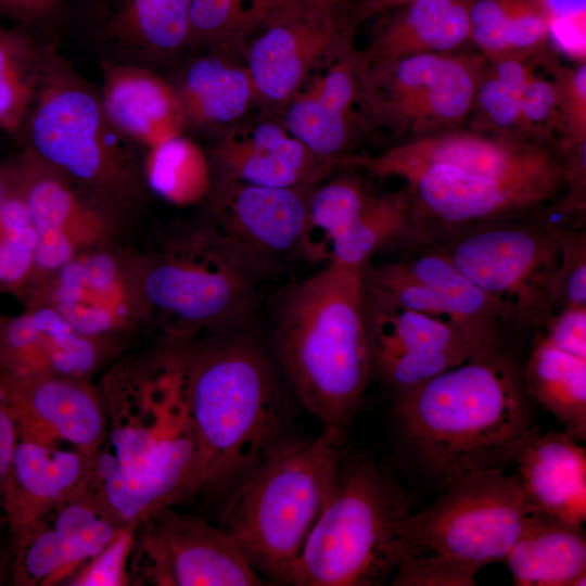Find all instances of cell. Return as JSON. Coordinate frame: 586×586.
Here are the masks:
<instances>
[{
    "label": "cell",
    "mask_w": 586,
    "mask_h": 586,
    "mask_svg": "<svg viewBox=\"0 0 586 586\" xmlns=\"http://www.w3.org/2000/svg\"><path fill=\"white\" fill-rule=\"evenodd\" d=\"M521 136L553 143L558 127L557 90L553 80L535 76L521 92Z\"/></svg>",
    "instance_id": "cell-42"
},
{
    "label": "cell",
    "mask_w": 586,
    "mask_h": 586,
    "mask_svg": "<svg viewBox=\"0 0 586 586\" xmlns=\"http://www.w3.org/2000/svg\"><path fill=\"white\" fill-rule=\"evenodd\" d=\"M540 331L557 348L586 359V307H570L553 314Z\"/></svg>",
    "instance_id": "cell-45"
},
{
    "label": "cell",
    "mask_w": 586,
    "mask_h": 586,
    "mask_svg": "<svg viewBox=\"0 0 586 586\" xmlns=\"http://www.w3.org/2000/svg\"><path fill=\"white\" fill-rule=\"evenodd\" d=\"M18 301L52 309L111 356L148 326L141 254L120 240L78 253Z\"/></svg>",
    "instance_id": "cell-13"
},
{
    "label": "cell",
    "mask_w": 586,
    "mask_h": 586,
    "mask_svg": "<svg viewBox=\"0 0 586 586\" xmlns=\"http://www.w3.org/2000/svg\"><path fill=\"white\" fill-rule=\"evenodd\" d=\"M314 187H263L213 175L201 218L235 247L276 269L280 258L298 250Z\"/></svg>",
    "instance_id": "cell-18"
},
{
    "label": "cell",
    "mask_w": 586,
    "mask_h": 586,
    "mask_svg": "<svg viewBox=\"0 0 586 586\" xmlns=\"http://www.w3.org/2000/svg\"><path fill=\"white\" fill-rule=\"evenodd\" d=\"M411 0H346L342 5L347 24L356 27L369 18L385 14Z\"/></svg>",
    "instance_id": "cell-49"
},
{
    "label": "cell",
    "mask_w": 586,
    "mask_h": 586,
    "mask_svg": "<svg viewBox=\"0 0 586 586\" xmlns=\"http://www.w3.org/2000/svg\"><path fill=\"white\" fill-rule=\"evenodd\" d=\"M354 33L342 5L331 0H265L237 54L251 75L256 100L286 104L310 72L354 39Z\"/></svg>",
    "instance_id": "cell-14"
},
{
    "label": "cell",
    "mask_w": 586,
    "mask_h": 586,
    "mask_svg": "<svg viewBox=\"0 0 586 586\" xmlns=\"http://www.w3.org/2000/svg\"><path fill=\"white\" fill-rule=\"evenodd\" d=\"M504 561L517 586L585 585L584 526L530 511Z\"/></svg>",
    "instance_id": "cell-30"
},
{
    "label": "cell",
    "mask_w": 586,
    "mask_h": 586,
    "mask_svg": "<svg viewBox=\"0 0 586 586\" xmlns=\"http://www.w3.org/2000/svg\"><path fill=\"white\" fill-rule=\"evenodd\" d=\"M345 1H346V0H345ZM345 1H344V2H345Z\"/></svg>",
    "instance_id": "cell-54"
},
{
    "label": "cell",
    "mask_w": 586,
    "mask_h": 586,
    "mask_svg": "<svg viewBox=\"0 0 586 586\" xmlns=\"http://www.w3.org/2000/svg\"><path fill=\"white\" fill-rule=\"evenodd\" d=\"M410 501L397 479L362 455L342 458L285 585L379 586L394 575Z\"/></svg>",
    "instance_id": "cell-9"
},
{
    "label": "cell",
    "mask_w": 586,
    "mask_h": 586,
    "mask_svg": "<svg viewBox=\"0 0 586 586\" xmlns=\"http://www.w3.org/2000/svg\"><path fill=\"white\" fill-rule=\"evenodd\" d=\"M103 109L113 125L145 150L183 133L186 122L176 91L161 73L100 60Z\"/></svg>",
    "instance_id": "cell-25"
},
{
    "label": "cell",
    "mask_w": 586,
    "mask_h": 586,
    "mask_svg": "<svg viewBox=\"0 0 586 586\" xmlns=\"http://www.w3.org/2000/svg\"><path fill=\"white\" fill-rule=\"evenodd\" d=\"M472 0H411L385 14L367 47L365 66L422 53L457 52L471 41Z\"/></svg>",
    "instance_id": "cell-28"
},
{
    "label": "cell",
    "mask_w": 586,
    "mask_h": 586,
    "mask_svg": "<svg viewBox=\"0 0 586 586\" xmlns=\"http://www.w3.org/2000/svg\"><path fill=\"white\" fill-rule=\"evenodd\" d=\"M91 466L80 451L18 438L3 498L10 542L85 484Z\"/></svg>",
    "instance_id": "cell-26"
},
{
    "label": "cell",
    "mask_w": 586,
    "mask_h": 586,
    "mask_svg": "<svg viewBox=\"0 0 586 586\" xmlns=\"http://www.w3.org/2000/svg\"><path fill=\"white\" fill-rule=\"evenodd\" d=\"M530 511L569 523L586 521V449L570 433L533 425L518 440L511 456Z\"/></svg>",
    "instance_id": "cell-24"
},
{
    "label": "cell",
    "mask_w": 586,
    "mask_h": 586,
    "mask_svg": "<svg viewBox=\"0 0 586 586\" xmlns=\"http://www.w3.org/2000/svg\"><path fill=\"white\" fill-rule=\"evenodd\" d=\"M11 545L10 533L4 513L0 510V584L5 581V576H11Z\"/></svg>",
    "instance_id": "cell-51"
},
{
    "label": "cell",
    "mask_w": 586,
    "mask_h": 586,
    "mask_svg": "<svg viewBox=\"0 0 586 586\" xmlns=\"http://www.w3.org/2000/svg\"><path fill=\"white\" fill-rule=\"evenodd\" d=\"M517 0H472L471 41L488 61L506 56V25Z\"/></svg>",
    "instance_id": "cell-44"
},
{
    "label": "cell",
    "mask_w": 586,
    "mask_h": 586,
    "mask_svg": "<svg viewBox=\"0 0 586 586\" xmlns=\"http://www.w3.org/2000/svg\"><path fill=\"white\" fill-rule=\"evenodd\" d=\"M246 328L204 332L191 343L188 403L201 454L200 492L242 483L281 438L280 385Z\"/></svg>",
    "instance_id": "cell-5"
},
{
    "label": "cell",
    "mask_w": 586,
    "mask_h": 586,
    "mask_svg": "<svg viewBox=\"0 0 586 586\" xmlns=\"http://www.w3.org/2000/svg\"><path fill=\"white\" fill-rule=\"evenodd\" d=\"M190 56L168 77L186 127H230L256 100L246 66L228 52L202 51Z\"/></svg>",
    "instance_id": "cell-29"
},
{
    "label": "cell",
    "mask_w": 586,
    "mask_h": 586,
    "mask_svg": "<svg viewBox=\"0 0 586 586\" xmlns=\"http://www.w3.org/2000/svg\"><path fill=\"white\" fill-rule=\"evenodd\" d=\"M5 193V175L3 163H0V213Z\"/></svg>",
    "instance_id": "cell-52"
},
{
    "label": "cell",
    "mask_w": 586,
    "mask_h": 586,
    "mask_svg": "<svg viewBox=\"0 0 586 586\" xmlns=\"http://www.w3.org/2000/svg\"><path fill=\"white\" fill-rule=\"evenodd\" d=\"M523 375L502 348L473 355L394 396L393 415L411 461L443 488L511 462L535 415Z\"/></svg>",
    "instance_id": "cell-3"
},
{
    "label": "cell",
    "mask_w": 586,
    "mask_h": 586,
    "mask_svg": "<svg viewBox=\"0 0 586 586\" xmlns=\"http://www.w3.org/2000/svg\"><path fill=\"white\" fill-rule=\"evenodd\" d=\"M372 373L402 394L479 354L453 323L403 309L365 291Z\"/></svg>",
    "instance_id": "cell-17"
},
{
    "label": "cell",
    "mask_w": 586,
    "mask_h": 586,
    "mask_svg": "<svg viewBox=\"0 0 586 586\" xmlns=\"http://www.w3.org/2000/svg\"><path fill=\"white\" fill-rule=\"evenodd\" d=\"M331 1H334V0H331ZM335 2V1H334ZM337 3V2H336Z\"/></svg>",
    "instance_id": "cell-53"
},
{
    "label": "cell",
    "mask_w": 586,
    "mask_h": 586,
    "mask_svg": "<svg viewBox=\"0 0 586 586\" xmlns=\"http://www.w3.org/2000/svg\"><path fill=\"white\" fill-rule=\"evenodd\" d=\"M23 148L64 171L132 220L145 206L142 158L107 117L95 90L47 46L40 86L21 136Z\"/></svg>",
    "instance_id": "cell-7"
},
{
    "label": "cell",
    "mask_w": 586,
    "mask_h": 586,
    "mask_svg": "<svg viewBox=\"0 0 586 586\" xmlns=\"http://www.w3.org/2000/svg\"><path fill=\"white\" fill-rule=\"evenodd\" d=\"M340 166L404 180L413 215L395 251L406 253L473 224L545 207L565 189L556 143L474 130L404 141L374 155L349 154Z\"/></svg>",
    "instance_id": "cell-2"
},
{
    "label": "cell",
    "mask_w": 586,
    "mask_h": 586,
    "mask_svg": "<svg viewBox=\"0 0 586 586\" xmlns=\"http://www.w3.org/2000/svg\"><path fill=\"white\" fill-rule=\"evenodd\" d=\"M145 151L142 169L150 193L177 206L205 201L213 171L208 155L195 141L180 133Z\"/></svg>",
    "instance_id": "cell-34"
},
{
    "label": "cell",
    "mask_w": 586,
    "mask_h": 586,
    "mask_svg": "<svg viewBox=\"0 0 586 586\" xmlns=\"http://www.w3.org/2000/svg\"><path fill=\"white\" fill-rule=\"evenodd\" d=\"M272 342L300 402L343 443L373 374L362 270L327 264L292 283L276 303Z\"/></svg>",
    "instance_id": "cell-4"
},
{
    "label": "cell",
    "mask_w": 586,
    "mask_h": 586,
    "mask_svg": "<svg viewBox=\"0 0 586 586\" xmlns=\"http://www.w3.org/2000/svg\"><path fill=\"white\" fill-rule=\"evenodd\" d=\"M487 68L481 52L459 51L362 64L364 117L400 142L460 129Z\"/></svg>",
    "instance_id": "cell-12"
},
{
    "label": "cell",
    "mask_w": 586,
    "mask_h": 586,
    "mask_svg": "<svg viewBox=\"0 0 586 586\" xmlns=\"http://www.w3.org/2000/svg\"><path fill=\"white\" fill-rule=\"evenodd\" d=\"M193 339L161 334L102 378L106 433L86 486L120 525L200 492L201 454L188 403Z\"/></svg>",
    "instance_id": "cell-1"
},
{
    "label": "cell",
    "mask_w": 586,
    "mask_h": 586,
    "mask_svg": "<svg viewBox=\"0 0 586 586\" xmlns=\"http://www.w3.org/2000/svg\"><path fill=\"white\" fill-rule=\"evenodd\" d=\"M139 523L119 528L112 540L65 582L72 586H125L130 584L129 563Z\"/></svg>",
    "instance_id": "cell-41"
},
{
    "label": "cell",
    "mask_w": 586,
    "mask_h": 586,
    "mask_svg": "<svg viewBox=\"0 0 586 586\" xmlns=\"http://www.w3.org/2000/svg\"><path fill=\"white\" fill-rule=\"evenodd\" d=\"M191 0H92L89 23L101 60L161 69L190 55Z\"/></svg>",
    "instance_id": "cell-20"
},
{
    "label": "cell",
    "mask_w": 586,
    "mask_h": 586,
    "mask_svg": "<svg viewBox=\"0 0 586 586\" xmlns=\"http://www.w3.org/2000/svg\"><path fill=\"white\" fill-rule=\"evenodd\" d=\"M560 152L586 143V63L553 66Z\"/></svg>",
    "instance_id": "cell-40"
},
{
    "label": "cell",
    "mask_w": 586,
    "mask_h": 586,
    "mask_svg": "<svg viewBox=\"0 0 586 586\" xmlns=\"http://www.w3.org/2000/svg\"><path fill=\"white\" fill-rule=\"evenodd\" d=\"M60 8L61 0H0V14L26 27L49 22Z\"/></svg>",
    "instance_id": "cell-46"
},
{
    "label": "cell",
    "mask_w": 586,
    "mask_h": 586,
    "mask_svg": "<svg viewBox=\"0 0 586 586\" xmlns=\"http://www.w3.org/2000/svg\"><path fill=\"white\" fill-rule=\"evenodd\" d=\"M7 164L36 235L34 272L17 300L78 253L126 232L131 220L28 149Z\"/></svg>",
    "instance_id": "cell-15"
},
{
    "label": "cell",
    "mask_w": 586,
    "mask_h": 586,
    "mask_svg": "<svg viewBox=\"0 0 586 586\" xmlns=\"http://www.w3.org/2000/svg\"><path fill=\"white\" fill-rule=\"evenodd\" d=\"M520 99L521 92L504 85L487 68L475 93L471 130L522 138Z\"/></svg>",
    "instance_id": "cell-39"
},
{
    "label": "cell",
    "mask_w": 586,
    "mask_h": 586,
    "mask_svg": "<svg viewBox=\"0 0 586 586\" xmlns=\"http://www.w3.org/2000/svg\"><path fill=\"white\" fill-rule=\"evenodd\" d=\"M208 158L213 175L273 188L314 187L335 167L273 120L228 127Z\"/></svg>",
    "instance_id": "cell-23"
},
{
    "label": "cell",
    "mask_w": 586,
    "mask_h": 586,
    "mask_svg": "<svg viewBox=\"0 0 586 586\" xmlns=\"http://www.w3.org/2000/svg\"><path fill=\"white\" fill-rule=\"evenodd\" d=\"M443 489L409 514L392 585H476L483 566L506 559L530 512L515 475L500 468L468 473Z\"/></svg>",
    "instance_id": "cell-8"
},
{
    "label": "cell",
    "mask_w": 586,
    "mask_h": 586,
    "mask_svg": "<svg viewBox=\"0 0 586 586\" xmlns=\"http://www.w3.org/2000/svg\"><path fill=\"white\" fill-rule=\"evenodd\" d=\"M46 47L28 31L0 24V129L20 137L37 95Z\"/></svg>",
    "instance_id": "cell-35"
},
{
    "label": "cell",
    "mask_w": 586,
    "mask_h": 586,
    "mask_svg": "<svg viewBox=\"0 0 586 586\" xmlns=\"http://www.w3.org/2000/svg\"><path fill=\"white\" fill-rule=\"evenodd\" d=\"M264 0H191V52L237 50L256 21ZM191 53V54H192Z\"/></svg>",
    "instance_id": "cell-37"
},
{
    "label": "cell",
    "mask_w": 586,
    "mask_h": 586,
    "mask_svg": "<svg viewBox=\"0 0 586 586\" xmlns=\"http://www.w3.org/2000/svg\"><path fill=\"white\" fill-rule=\"evenodd\" d=\"M413 202L403 188L374 195L357 219L333 243L328 264L362 270L382 250H394L410 227Z\"/></svg>",
    "instance_id": "cell-33"
},
{
    "label": "cell",
    "mask_w": 586,
    "mask_h": 586,
    "mask_svg": "<svg viewBox=\"0 0 586 586\" xmlns=\"http://www.w3.org/2000/svg\"><path fill=\"white\" fill-rule=\"evenodd\" d=\"M561 226L542 207L460 228L417 251L444 256L502 305L510 324L543 329L552 316L549 294L560 259Z\"/></svg>",
    "instance_id": "cell-11"
},
{
    "label": "cell",
    "mask_w": 586,
    "mask_h": 586,
    "mask_svg": "<svg viewBox=\"0 0 586 586\" xmlns=\"http://www.w3.org/2000/svg\"><path fill=\"white\" fill-rule=\"evenodd\" d=\"M324 65L306 91L289 100L282 125L313 153L339 166L351 154L357 126L365 123L356 112L361 107L360 50L352 39Z\"/></svg>",
    "instance_id": "cell-22"
},
{
    "label": "cell",
    "mask_w": 586,
    "mask_h": 586,
    "mask_svg": "<svg viewBox=\"0 0 586 586\" xmlns=\"http://www.w3.org/2000/svg\"><path fill=\"white\" fill-rule=\"evenodd\" d=\"M124 526L80 485L62 498L27 534L34 562L58 583L97 556Z\"/></svg>",
    "instance_id": "cell-27"
},
{
    "label": "cell",
    "mask_w": 586,
    "mask_h": 586,
    "mask_svg": "<svg viewBox=\"0 0 586 586\" xmlns=\"http://www.w3.org/2000/svg\"><path fill=\"white\" fill-rule=\"evenodd\" d=\"M560 259L555 272L549 305L552 315L570 307H586V232L562 225L559 231Z\"/></svg>",
    "instance_id": "cell-38"
},
{
    "label": "cell",
    "mask_w": 586,
    "mask_h": 586,
    "mask_svg": "<svg viewBox=\"0 0 586 586\" xmlns=\"http://www.w3.org/2000/svg\"><path fill=\"white\" fill-rule=\"evenodd\" d=\"M353 174L318 183L310 192L297 252L310 263L327 265L333 243L374 196Z\"/></svg>",
    "instance_id": "cell-32"
},
{
    "label": "cell",
    "mask_w": 586,
    "mask_h": 586,
    "mask_svg": "<svg viewBox=\"0 0 586 586\" xmlns=\"http://www.w3.org/2000/svg\"><path fill=\"white\" fill-rule=\"evenodd\" d=\"M17 440L16 425L9 412L0 405V510L2 512L5 486Z\"/></svg>",
    "instance_id": "cell-48"
},
{
    "label": "cell",
    "mask_w": 586,
    "mask_h": 586,
    "mask_svg": "<svg viewBox=\"0 0 586 586\" xmlns=\"http://www.w3.org/2000/svg\"><path fill=\"white\" fill-rule=\"evenodd\" d=\"M540 7L551 21H572L585 26L586 0H538Z\"/></svg>",
    "instance_id": "cell-50"
},
{
    "label": "cell",
    "mask_w": 586,
    "mask_h": 586,
    "mask_svg": "<svg viewBox=\"0 0 586 586\" xmlns=\"http://www.w3.org/2000/svg\"><path fill=\"white\" fill-rule=\"evenodd\" d=\"M111 357L46 306L0 313V387L53 377L91 380Z\"/></svg>",
    "instance_id": "cell-21"
},
{
    "label": "cell",
    "mask_w": 586,
    "mask_h": 586,
    "mask_svg": "<svg viewBox=\"0 0 586 586\" xmlns=\"http://www.w3.org/2000/svg\"><path fill=\"white\" fill-rule=\"evenodd\" d=\"M130 583L161 586H262L233 537L204 519L163 507L139 522Z\"/></svg>",
    "instance_id": "cell-16"
},
{
    "label": "cell",
    "mask_w": 586,
    "mask_h": 586,
    "mask_svg": "<svg viewBox=\"0 0 586 586\" xmlns=\"http://www.w3.org/2000/svg\"><path fill=\"white\" fill-rule=\"evenodd\" d=\"M140 254L148 326L173 336L249 326L258 286L276 270L201 217L171 225Z\"/></svg>",
    "instance_id": "cell-6"
},
{
    "label": "cell",
    "mask_w": 586,
    "mask_h": 586,
    "mask_svg": "<svg viewBox=\"0 0 586 586\" xmlns=\"http://www.w3.org/2000/svg\"><path fill=\"white\" fill-rule=\"evenodd\" d=\"M530 399L553 415L578 442L586 440V359L536 335L524 373Z\"/></svg>",
    "instance_id": "cell-31"
},
{
    "label": "cell",
    "mask_w": 586,
    "mask_h": 586,
    "mask_svg": "<svg viewBox=\"0 0 586 586\" xmlns=\"http://www.w3.org/2000/svg\"><path fill=\"white\" fill-rule=\"evenodd\" d=\"M340 442L280 438L240 484L225 518L252 566L268 584H284L333 485Z\"/></svg>",
    "instance_id": "cell-10"
},
{
    "label": "cell",
    "mask_w": 586,
    "mask_h": 586,
    "mask_svg": "<svg viewBox=\"0 0 586 586\" xmlns=\"http://www.w3.org/2000/svg\"><path fill=\"white\" fill-rule=\"evenodd\" d=\"M551 21L538 0H517L506 25V56L525 59L549 39Z\"/></svg>",
    "instance_id": "cell-43"
},
{
    "label": "cell",
    "mask_w": 586,
    "mask_h": 586,
    "mask_svg": "<svg viewBox=\"0 0 586 586\" xmlns=\"http://www.w3.org/2000/svg\"><path fill=\"white\" fill-rule=\"evenodd\" d=\"M525 59L517 56H502L488 61V71L504 85L522 92L527 84L537 75Z\"/></svg>",
    "instance_id": "cell-47"
},
{
    "label": "cell",
    "mask_w": 586,
    "mask_h": 586,
    "mask_svg": "<svg viewBox=\"0 0 586 586\" xmlns=\"http://www.w3.org/2000/svg\"><path fill=\"white\" fill-rule=\"evenodd\" d=\"M5 193L0 213V294L16 298L35 267L36 235L25 202L8 164L3 163Z\"/></svg>",
    "instance_id": "cell-36"
},
{
    "label": "cell",
    "mask_w": 586,
    "mask_h": 586,
    "mask_svg": "<svg viewBox=\"0 0 586 586\" xmlns=\"http://www.w3.org/2000/svg\"><path fill=\"white\" fill-rule=\"evenodd\" d=\"M0 405L18 438L62 448L65 443L92 462L105 437L104 400L90 380L53 377L4 385Z\"/></svg>",
    "instance_id": "cell-19"
}]
</instances>
